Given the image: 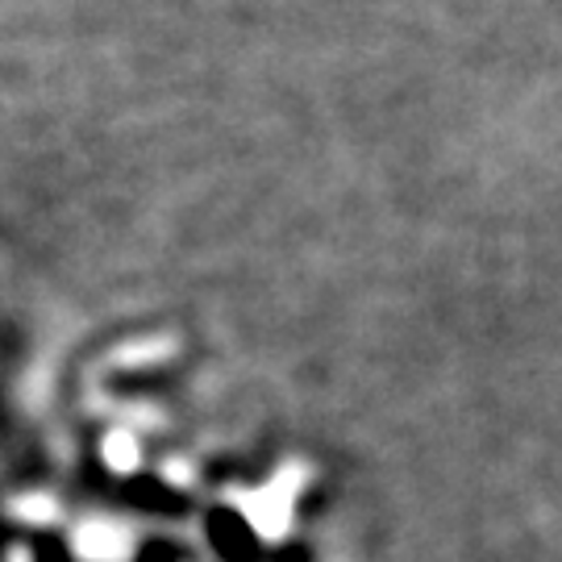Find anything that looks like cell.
<instances>
[{"label": "cell", "mask_w": 562, "mask_h": 562, "mask_svg": "<svg viewBox=\"0 0 562 562\" xmlns=\"http://www.w3.org/2000/svg\"><path fill=\"white\" fill-rule=\"evenodd\" d=\"M130 546V529L113 521H88L76 529V554L83 562H125Z\"/></svg>", "instance_id": "6da1fadb"}, {"label": "cell", "mask_w": 562, "mask_h": 562, "mask_svg": "<svg viewBox=\"0 0 562 562\" xmlns=\"http://www.w3.org/2000/svg\"><path fill=\"white\" fill-rule=\"evenodd\" d=\"M104 454H109V462L117 467L121 475H130V471H134V462H138V450H134V442H130L125 434H113V442L104 446Z\"/></svg>", "instance_id": "7a4b0ae2"}, {"label": "cell", "mask_w": 562, "mask_h": 562, "mask_svg": "<svg viewBox=\"0 0 562 562\" xmlns=\"http://www.w3.org/2000/svg\"><path fill=\"white\" fill-rule=\"evenodd\" d=\"M18 517H34V521H46L50 517V508H46V501H18V508H13Z\"/></svg>", "instance_id": "3957f363"}]
</instances>
